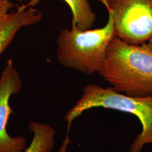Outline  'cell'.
I'll list each match as a JSON object with an SVG mask.
<instances>
[{
    "instance_id": "cell-3",
    "label": "cell",
    "mask_w": 152,
    "mask_h": 152,
    "mask_svg": "<svg viewBox=\"0 0 152 152\" xmlns=\"http://www.w3.org/2000/svg\"><path fill=\"white\" fill-rule=\"evenodd\" d=\"M115 37L112 16L103 28L83 31L75 26L63 29L57 38L56 57L60 64L92 75L100 69L112 39Z\"/></svg>"
},
{
    "instance_id": "cell-6",
    "label": "cell",
    "mask_w": 152,
    "mask_h": 152,
    "mask_svg": "<svg viewBox=\"0 0 152 152\" xmlns=\"http://www.w3.org/2000/svg\"><path fill=\"white\" fill-rule=\"evenodd\" d=\"M42 18L41 12L34 8L31 3L18 6L16 11L10 12L0 22V55L22 27L36 24Z\"/></svg>"
},
{
    "instance_id": "cell-5",
    "label": "cell",
    "mask_w": 152,
    "mask_h": 152,
    "mask_svg": "<svg viewBox=\"0 0 152 152\" xmlns=\"http://www.w3.org/2000/svg\"><path fill=\"white\" fill-rule=\"evenodd\" d=\"M22 87L20 74L12 60L9 59L0 77V152H24L27 149L24 137H12L6 131L10 115L13 113L10 99L19 93Z\"/></svg>"
},
{
    "instance_id": "cell-8",
    "label": "cell",
    "mask_w": 152,
    "mask_h": 152,
    "mask_svg": "<svg viewBox=\"0 0 152 152\" xmlns=\"http://www.w3.org/2000/svg\"><path fill=\"white\" fill-rule=\"evenodd\" d=\"M71 8L72 26L85 31L90 29L96 21V15L88 0H63Z\"/></svg>"
},
{
    "instance_id": "cell-9",
    "label": "cell",
    "mask_w": 152,
    "mask_h": 152,
    "mask_svg": "<svg viewBox=\"0 0 152 152\" xmlns=\"http://www.w3.org/2000/svg\"><path fill=\"white\" fill-rule=\"evenodd\" d=\"M14 6L10 0H0V22L10 13Z\"/></svg>"
},
{
    "instance_id": "cell-10",
    "label": "cell",
    "mask_w": 152,
    "mask_h": 152,
    "mask_svg": "<svg viewBox=\"0 0 152 152\" xmlns=\"http://www.w3.org/2000/svg\"><path fill=\"white\" fill-rule=\"evenodd\" d=\"M19 2H23L25 1H28L29 2H31V4H32L33 6L36 5L38 2H39V0H16Z\"/></svg>"
},
{
    "instance_id": "cell-1",
    "label": "cell",
    "mask_w": 152,
    "mask_h": 152,
    "mask_svg": "<svg viewBox=\"0 0 152 152\" xmlns=\"http://www.w3.org/2000/svg\"><path fill=\"white\" fill-rule=\"evenodd\" d=\"M98 73L118 92L152 96V51L147 43L130 45L114 37Z\"/></svg>"
},
{
    "instance_id": "cell-2",
    "label": "cell",
    "mask_w": 152,
    "mask_h": 152,
    "mask_svg": "<svg viewBox=\"0 0 152 152\" xmlns=\"http://www.w3.org/2000/svg\"><path fill=\"white\" fill-rule=\"evenodd\" d=\"M98 107L133 114L140 121L142 130L131 144L130 152H141L144 145L152 144V96H130L112 87L104 88L89 84L83 87L81 98L64 115L67 129L66 136L61 145L63 149H66L72 142L69 132L74 120L87 110Z\"/></svg>"
},
{
    "instance_id": "cell-11",
    "label": "cell",
    "mask_w": 152,
    "mask_h": 152,
    "mask_svg": "<svg viewBox=\"0 0 152 152\" xmlns=\"http://www.w3.org/2000/svg\"><path fill=\"white\" fill-rule=\"evenodd\" d=\"M147 45H148V46H149V48L152 51V38L151 40H149V41L147 42Z\"/></svg>"
},
{
    "instance_id": "cell-7",
    "label": "cell",
    "mask_w": 152,
    "mask_h": 152,
    "mask_svg": "<svg viewBox=\"0 0 152 152\" xmlns=\"http://www.w3.org/2000/svg\"><path fill=\"white\" fill-rule=\"evenodd\" d=\"M29 130L33 133L29 145L24 152H51L55 145L56 132L48 124L31 121Z\"/></svg>"
},
{
    "instance_id": "cell-4",
    "label": "cell",
    "mask_w": 152,
    "mask_h": 152,
    "mask_svg": "<svg viewBox=\"0 0 152 152\" xmlns=\"http://www.w3.org/2000/svg\"><path fill=\"white\" fill-rule=\"evenodd\" d=\"M113 19L115 37L138 46L152 38V0H101Z\"/></svg>"
}]
</instances>
